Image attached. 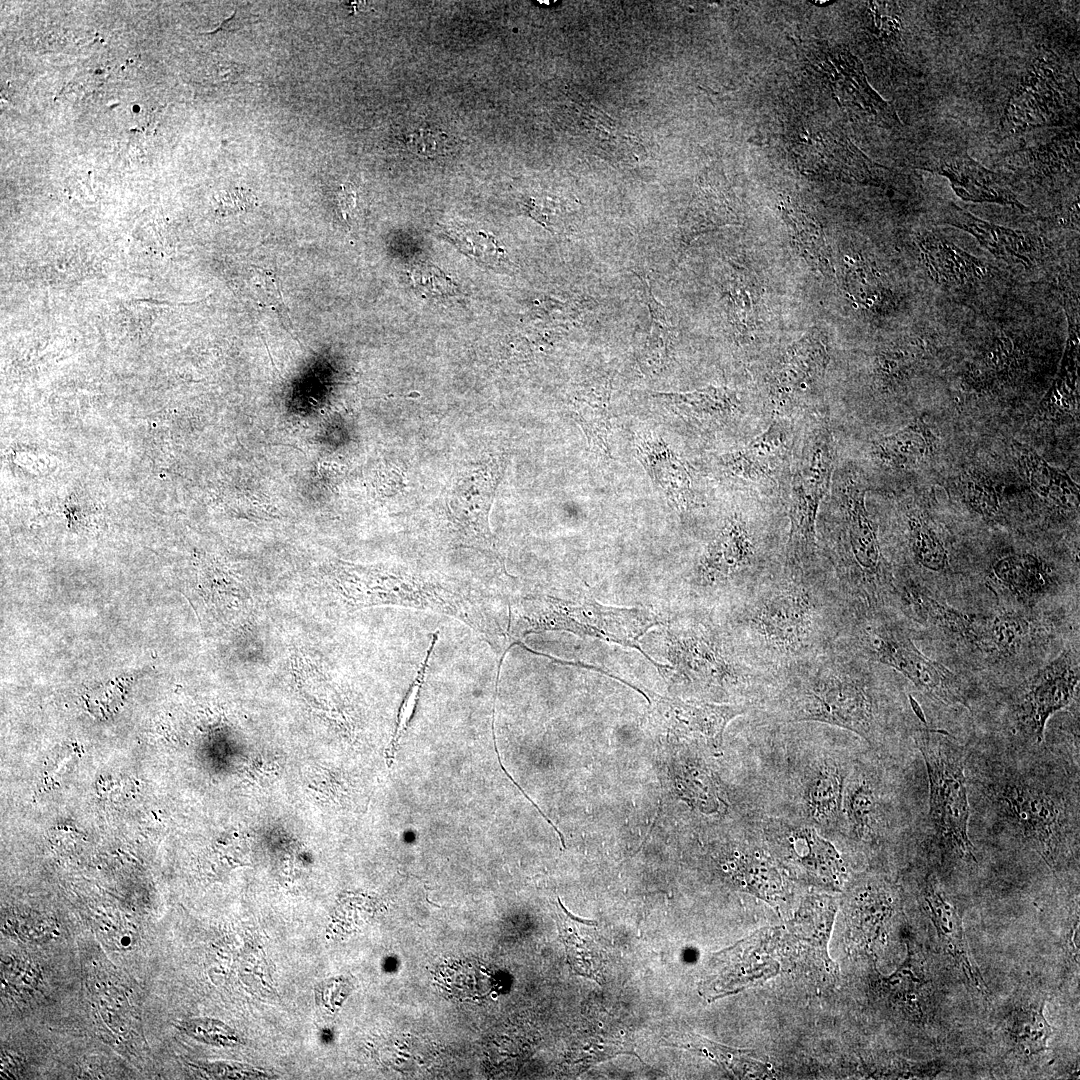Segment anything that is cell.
I'll use <instances>...</instances> for the list:
<instances>
[{"mask_svg": "<svg viewBox=\"0 0 1080 1080\" xmlns=\"http://www.w3.org/2000/svg\"><path fill=\"white\" fill-rule=\"evenodd\" d=\"M848 610L821 557L805 567L782 562L716 617L741 655L773 677L836 644Z\"/></svg>", "mask_w": 1080, "mask_h": 1080, "instance_id": "1", "label": "cell"}, {"mask_svg": "<svg viewBox=\"0 0 1080 1080\" xmlns=\"http://www.w3.org/2000/svg\"><path fill=\"white\" fill-rule=\"evenodd\" d=\"M869 660L841 640L772 677L756 707L778 722H817L846 729L875 744L883 712Z\"/></svg>", "mask_w": 1080, "mask_h": 1080, "instance_id": "2", "label": "cell"}, {"mask_svg": "<svg viewBox=\"0 0 1080 1080\" xmlns=\"http://www.w3.org/2000/svg\"><path fill=\"white\" fill-rule=\"evenodd\" d=\"M987 796L1012 833L1053 869L1078 845V802L1035 772L1007 770L987 784Z\"/></svg>", "mask_w": 1080, "mask_h": 1080, "instance_id": "3", "label": "cell"}, {"mask_svg": "<svg viewBox=\"0 0 1080 1080\" xmlns=\"http://www.w3.org/2000/svg\"><path fill=\"white\" fill-rule=\"evenodd\" d=\"M864 497L865 490L859 484L846 485L837 513L826 524L820 555L849 604L881 607L894 594V579Z\"/></svg>", "mask_w": 1080, "mask_h": 1080, "instance_id": "4", "label": "cell"}, {"mask_svg": "<svg viewBox=\"0 0 1080 1080\" xmlns=\"http://www.w3.org/2000/svg\"><path fill=\"white\" fill-rule=\"evenodd\" d=\"M764 527L742 514L727 517L694 569L695 595L721 608L779 567L784 552L775 551L773 536Z\"/></svg>", "mask_w": 1080, "mask_h": 1080, "instance_id": "5", "label": "cell"}, {"mask_svg": "<svg viewBox=\"0 0 1080 1080\" xmlns=\"http://www.w3.org/2000/svg\"><path fill=\"white\" fill-rule=\"evenodd\" d=\"M839 640L867 660L899 672L930 698L969 708L959 678L922 654L905 629L881 607L851 606Z\"/></svg>", "mask_w": 1080, "mask_h": 1080, "instance_id": "6", "label": "cell"}, {"mask_svg": "<svg viewBox=\"0 0 1080 1080\" xmlns=\"http://www.w3.org/2000/svg\"><path fill=\"white\" fill-rule=\"evenodd\" d=\"M834 468V440L828 422L820 419L807 428L795 458L787 516L789 529L783 562L811 566L821 560L816 521L821 502L831 483Z\"/></svg>", "mask_w": 1080, "mask_h": 1080, "instance_id": "7", "label": "cell"}, {"mask_svg": "<svg viewBox=\"0 0 1080 1080\" xmlns=\"http://www.w3.org/2000/svg\"><path fill=\"white\" fill-rule=\"evenodd\" d=\"M929 781V817L941 846L966 860L976 861L968 835L970 808L965 778L966 753L939 732L916 736Z\"/></svg>", "mask_w": 1080, "mask_h": 1080, "instance_id": "8", "label": "cell"}, {"mask_svg": "<svg viewBox=\"0 0 1080 1080\" xmlns=\"http://www.w3.org/2000/svg\"><path fill=\"white\" fill-rule=\"evenodd\" d=\"M533 602L534 611L526 616L528 631L567 630L614 642L639 650L658 670L664 666L649 657L639 645L640 638L660 623L658 616L646 608L606 606L588 597L575 600L541 597Z\"/></svg>", "mask_w": 1080, "mask_h": 1080, "instance_id": "9", "label": "cell"}, {"mask_svg": "<svg viewBox=\"0 0 1080 1080\" xmlns=\"http://www.w3.org/2000/svg\"><path fill=\"white\" fill-rule=\"evenodd\" d=\"M1078 84L1053 54L1039 55L1010 95L1001 120L1004 136L1068 124L1078 116Z\"/></svg>", "mask_w": 1080, "mask_h": 1080, "instance_id": "10", "label": "cell"}, {"mask_svg": "<svg viewBox=\"0 0 1080 1080\" xmlns=\"http://www.w3.org/2000/svg\"><path fill=\"white\" fill-rule=\"evenodd\" d=\"M632 687L648 701L653 716L669 731L685 737L701 738L719 749L728 723L754 710L749 704L683 701L660 696L644 687Z\"/></svg>", "mask_w": 1080, "mask_h": 1080, "instance_id": "11", "label": "cell"}, {"mask_svg": "<svg viewBox=\"0 0 1080 1080\" xmlns=\"http://www.w3.org/2000/svg\"><path fill=\"white\" fill-rule=\"evenodd\" d=\"M768 833L786 860L808 881L830 889L842 885L845 875L842 858L813 825L778 824Z\"/></svg>", "mask_w": 1080, "mask_h": 1080, "instance_id": "12", "label": "cell"}, {"mask_svg": "<svg viewBox=\"0 0 1080 1080\" xmlns=\"http://www.w3.org/2000/svg\"><path fill=\"white\" fill-rule=\"evenodd\" d=\"M1078 682V665L1074 657L1066 652L1039 670L1026 683L1020 720L1036 742L1043 740L1049 717L1071 703Z\"/></svg>", "mask_w": 1080, "mask_h": 1080, "instance_id": "13", "label": "cell"}, {"mask_svg": "<svg viewBox=\"0 0 1080 1080\" xmlns=\"http://www.w3.org/2000/svg\"><path fill=\"white\" fill-rule=\"evenodd\" d=\"M827 363V344L819 333H809L788 348L770 380V397L776 417L822 377Z\"/></svg>", "mask_w": 1080, "mask_h": 1080, "instance_id": "14", "label": "cell"}, {"mask_svg": "<svg viewBox=\"0 0 1080 1080\" xmlns=\"http://www.w3.org/2000/svg\"><path fill=\"white\" fill-rule=\"evenodd\" d=\"M922 169L946 177L954 192L965 201L998 203L1027 210L1000 175L963 151L935 157L924 162Z\"/></svg>", "mask_w": 1080, "mask_h": 1080, "instance_id": "15", "label": "cell"}, {"mask_svg": "<svg viewBox=\"0 0 1080 1080\" xmlns=\"http://www.w3.org/2000/svg\"><path fill=\"white\" fill-rule=\"evenodd\" d=\"M796 155L810 170L858 182L876 181L883 166L873 163L844 135L810 134L797 144Z\"/></svg>", "mask_w": 1080, "mask_h": 1080, "instance_id": "16", "label": "cell"}, {"mask_svg": "<svg viewBox=\"0 0 1080 1080\" xmlns=\"http://www.w3.org/2000/svg\"><path fill=\"white\" fill-rule=\"evenodd\" d=\"M920 898L924 912L936 928L941 947L954 959L967 982L978 992L987 995L981 973L970 959L961 916L932 873L923 879Z\"/></svg>", "mask_w": 1080, "mask_h": 1080, "instance_id": "17", "label": "cell"}, {"mask_svg": "<svg viewBox=\"0 0 1080 1080\" xmlns=\"http://www.w3.org/2000/svg\"><path fill=\"white\" fill-rule=\"evenodd\" d=\"M884 793L876 773L857 764L848 774L842 799V817L850 836L873 842L882 836L886 824Z\"/></svg>", "mask_w": 1080, "mask_h": 1080, "instance_id": "18", "label": "cell"}, {"mask_svg": "<svg viewBox=\"0 0 1080 1080\" xmlns=\"http://www.w3.org/2000/svg\"><path fill=\"white\" fill-rule=\"evenodd\" d=\"M818 67L843 104L888 124L900 122L891 105L869 85L861 61L849 51L837 48L826 52Z\"/></svg>", "mask_w": 1080, "mask_h": 1080, "instance_id": "19", "label": "cell"}, {"mask_svg": "<svg viewBox=\"0 0 1080 1080\" xmlns=\"http://www.w3.org/2000/svg\"><path fill=\"white\" fill-rule=\"evenodd\" d=\"M849 771L832 758H822L807 771L802 786V809L809 824L829 828L842 817V799Z\"/></svg>", "mask_w": 1080, "mask_h": 1080, "instance_id": "20", "label": "cell"}, {"mask_svg": "<svg viewBox=\"0 0 1080 1080\" xmlns=\"http://www.w3.org/2000/svg\"><path fill=\"white\" fill-rule=\"evenodd\" d=\"M941 222L974 236L994 256L1025 266L1036 254L1033 236L1028 232L1003 227L980 219L965 209L949 203L941 211Z\"/></svg>", "mask_w": 1080, "mask_h": 1080, "instance_id": "21", "label": "cell"}, {"mask_svg": "<svg viewBox=\"0 0 1080 1080\" xmlns=\"http://www.w3.org/2000/svg\"><path fill=\"white\" fill-rule=\"evenodd\" d=\"M737 220L732 190L724 177L706 172L699 178L680 226L681 240L689 243L697 235Z\"/></svg>", "mask_w": 1080, "mask_h": 1080, "instance_id": "22", "label": "cell"}, {"mask_svg": "<svg viewBox=\"0 0 1080 1080\" xmlns=\"http://www.w3.org/2000/svg\"><path fill=\"white\" fill-rule=\"evenodd\" d=\"M788 451L787 433L774 418L769 427L746 447L721 457L722 465L734 476L757 483H775L777 471Z\"/></svg>", "mask_w": 1080, "mask_h": 1080, "instance_id": "23", "label": "cell"}, {"mask_svg": "<svg viewBox=\"0 0 1080 1080\" xmlns=\"http://www.w3.org/2000/svg\"><path fill=\"white\" fill-rule=\"evenodd\" d=\"M919 247L926 268L939 283L961 286L982 279L986 273L977 258L933 233L923 234Z\"/></svg>", "mask_w": 1080, "mask_h": 1080, "instance_id": "24", "label": "cell"}, {"mask_svg": "<svg viewBox=\"0 0 1080 1080\" xmlns=\"http://www.w3.org/2000/svg\"><path fill=\"white\" fill-rule=\"evenodd\" d=\"M637 455L647 473L677 508L692 500L690 475L684 463L662 439L646 438L637 444Z\"/></svg>", "mask_w": 1080, "mask_h": 1080, "instance_id": "25", "label": "cell"}, {"mask_svg": "<svg viewBox=\"0 0 1080 1080\" xmlns=\"http://www.w3.org/2000/svg\"><path fill=\"white\" fill-rule=\"evenodd\" d=\"M1013 453L1021 474L1036 493L1059 507L1078 508V485L1065 472L1020 443H1014Z\"/></svg>", "mask_w": 1080, "mask_h": 1080, "instance_id": "26", "label": "cell"}, {"mask_svg": "<svg viewBox=\"0 0 1080 1080\" xmlns=\"http://www.w3.org/2000/svg\"><path fill=\"white\" fill-rule=\"evenodd\" d=\"M610 392L608 379L589 381L583 384L573 399L575 419L582 427L589 444L608 456Z\"/></svg>", "mask_w": 1080, "mask_h": 1080, "instance_id": "27", "label": "cell"}, {"mask_svg": "<svg viewBox=\"0 0 1080 1080\" xmlns=\"http://www.w3.org/2000/svg\"><path fill=\"white\" fill-rule=\"evenodd\" d=\"M935 438L921 419H917L904 429L881 438L873 446L874 455L884 464L898 469L916 466L934 447Z\"/></svg>", "mask_w": 1080, "mask_h": 1080, "instance_id": "28", "label": "cell"}, {"mask_svg": "<svg viewBox=\"0 0 1080 1080\" xmlns=\"http://www.w3.org/2000/svg\"><path fill=\"white\" fill-rule=\"evenodd\" d=\"M659 395L679 413L706 422H725L738 415L741 408L737 393L724 387Z\"/></svg>", "mask_w": 1080, "mask_h": 1080, "instance_id": "29", "label": "cell"}, {"mask_svg": "<svg viewBox=\"0 0 1080 1080\" xmlns=\"http://www.w3.org/2000/svg\"><path fill=\"white\" fill-rule=\"evenodd\" d=\"M993 575L1007 590L1021 599L1042 595L1052 579L1045 564L1030 554H1012L997 560Z\"/></svg>", "mask_w": 1080, "mask_h": 1080, "instance_id": "30", "label": "cell"}, {"mask_svg": "<svg viewBox=\"0 0 1080 1080\" xmlns=\"http://www.w3.org/2000/svg\"><path fill=\"white\" fill-rule=\"evenodd\" d=\"M1078 333V319L1070 316L1065 352L1058 375L1041 403L1044 410L1067 413L1078 405Z\"/></svg>", "mask_w": 1080, "mask_h": 1080, "instance_id": "31", "label": "cell"}, {"mask_svg": "<svg viewBox=\"0 0 1080 1080\" xmlns=\"http://www.w3.org/2000/svg\"><path fill=\"white\" fill-rule=\"evenodd\" d=\"M437 981L449 997L467 1001L487 995L494 985V976L479 962L454 961L438 970Z\"/></svg>", "mask_w": 1080, "mask_h": 1080, "instance_id": "32", "label": "cell"}, {"mask_svg": "<svg viewBox=\"0 0 1080 1080\" xmlns=\"http://www.w3.org/2000/svg\"><path fill=\"white\" fill-rule=\"evenodd\" d=\"M643 284L651 326L640 353V361L648 370L656 371L669 360L674 340V326L666 307L653 296L649 282L644 281Z\"/></svg>", "mask_w": 1080, "mask_h": 1080, "instance_id": "33", "label": "cell"}, {"mask_svg": "<svg viewBox=\"0 0 1080 1080\" xmlns=\"http://www.w3.org/2000/svg\"><path fill=\"white\" fill-rule=\"evenodd\" d=\"M733 878L744 889L768 901L778 899L785 891L783 878L774 863L755 852L735 857Z\"/></svg>", "mask_w": 1080, "mask_h": 1080, "instance_id": "34", "label": "cell"}, {"mask_svg": "<svg viewBox=\"0 0 1080 1080\" xmlns=\"http://www.w3.org/2000/svg\"><path fill=\"white\" fill-rule=\"evenodd\" d=\"M1028 632V621L1014 613L979 618L976 645L988 652L1009 655L1020 647Z\"/></svg>", "mask_w": 1080, "mask_h": 1080, "instance_id": "35", "label": "cell"}, {"mask_svg": "<svg viewBox=\"0 0 1080 1080\" xmlns=\"http://www.w3.org/2000/svg\"><path fill=\"white\" fill-rule=\"evenodd\" d=\"M783 215L805 259L820 273L831 274L832 268L819 224L809 215L789 204L784 205Z\"/></svg>", "mask_w": 1080, "mask_h": 1080, "instance_id": "36", "label": "cell"}, {"mask_svg": "<svg viewBox=\"0 0 1080 1080\" xmlns=\"http://www.w3.org/2000/svg\"><path fill=\"white\" fill-rule=\"evenodd\" d=\"M908 542L916 561L932 571H942L948 566V553L935 531L917 515L907 519Z\"/></svg>", "mask_w": 1080, "mask_h": 1080, "instance_id": "37", "label": "cell"}, {"mask_svg": "<svg viewBox=\"0 0 1080 1080\" xmlns=\"http://www.w3.org/2000/svg\"><path fill=\"white\" fill-rule=\"evenodd\" d=\"M1045 1000L1019 1010L1014 1015L1011 1034L1018 1047L1027 1054H1035L1047 1048L1052 1027L1044 1016Z\"/></svg>", "mask_w": 1080, "mask_h": 1080, "instance_id": "38", "label": "cell"}, {"mask_svg": "<svg viewBox=\"0 0 1080 1080\" xmlns=\"http://www.w3.org/2000/svg\"><path fill=\"white\" fill-rule=\"evenodd\" d=\"M561 922V934L566 946L568 960L576 973L594 977L600 969L599 947L591 936L577 933V917L566 911Z\"/></svg>", "mask_w": 1080, "mask_h": 1080, "instance_id": "39", "label": "cell"}, {"mask_svg": "<svg viewBox=\"0 0 1080 1080\" xmlns=\"http://www.w3.org/2000/svg\"><path fill=\"white\" fill-rule=\"evenodd\" d=\"M681 783L686 799L703 813H716L724 804L711 774L706 770L688 768Z\"/></svg>", "mask_w": 1080, "mask_h": 1080, "instance_id": "40", "label": "cell"}, {"mask_svg": "<svg viewBox=\"0 0 1080 1080\" xmlns=\"http://www.w3.org/2000/svg\"><path fill=\"white\" fill-rule=\"evenodd\" d=\"M256 206V196L249 189L236 187L224 191L216 198L215 211L224 215L245 213Z\"/></svg>", "mask_w": 1080, "mask_h": 1080, "instance_id": "41", "label": "cell"}, {"mask_svg": "<svg viewBox=\"0 0 1080 1080\" xmlns=\"http://www.w3.org/2000/svg\"><path fill=\"white\" fill-rule=\"evenodd\" d=\"M967 482V501L973 509L985 517L997 513L998 502L994 489L984 480L970 478Z\"/></svg>", "mask_w": 1080, "mask_h": 1080, "instance_id": "42", "label": "cell"}, {"mask_svg": "<svg viewBox=\"0 0 1080 1080\" xmlns=\"http://www.w3.org/2000/svg\"><path fill=\"white\" fill-rule=\"evenodd\" d=\"M407 144L414 153L432 155L439 152L441 140L439 134L430 130L415 131L407 137Z\"/></svg>", "mask_w": 1080, "mask_h": 1080, "instance_id": "43", "label": "cell"}, {"mask_svg": "<svg viewBox=\"0 0 1080 1080\" xmlns=\"http://www.w3.org/2000/svg\"><path fill=\"white\" fill-rule=\"evenodd\" d=\"M356 200V191L353 186L351 184L342 185L337 193V205L345 220L355 208Z\"/></svg>", "mask_w": 1080, "mask_h": 1080, "instance_id": "44", "label": "cell"}]
</instances>
